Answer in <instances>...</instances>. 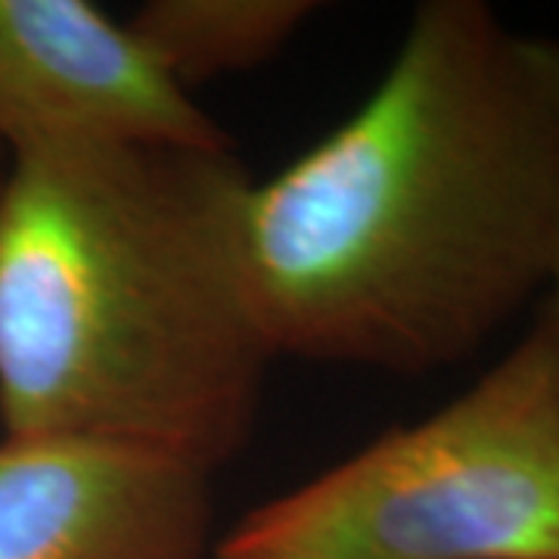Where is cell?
<instances>
[{"label":"cell","mask_w":559,"mask_h":559,"mask_svg":"<svg viewBox=\"0 0 559 559\" xmlns=\"http://www.w3.org/2000/svg\"><path fill=\"white\" fill-rule=\"evenodd\" d=\"M3 165H7V159H3V150H0V180H3Z\"/></svg>","instance_id":"obj_8"},{"label":"cell","mask_w":559,"mask_h":559,"mask_svg":"<svg viewBox=\"0 0 559 559\" xmlns=\"http://www.w3.org/2000/svg\"><path fill=\"white\" fill-rule=\"evenodd\" d=\"M320 10L314 0H150L128 20L150 57L190 84L274 60Z\"/></svg>","instance_id":"obj_6"},{"label":"cell","mask_w":559,"mask_h":559,"mask_svg":"<svg viewBox=\"0 0 559 559\" xmlns=\"http://www.w3.org/2000/svg\"><path fill=\"white\" fill-rule=\"evenodd\" d=\"M559 246V40L481 0L414 10L373 94L246 209L274 355L389 373L469 358Z\"/></svg>","instance_id":"obj_1"},{"label":"cell","mask_w":559,"mask_h":559,"mask_svg":"<svg viewBox=\"0 0 559 559\" xmlns=\"http://www.w3.org/2000/svg\"><path fill=\"white\" fill-rule=\"evenodd\" d=\"M209 479L100 441L0 436V559H205Z\"/></svg>","instance_id":"obj_5"},{"label":"cell","mask_w":559,"mask_h":559,"mask_svg":"<svg viewBox=\"0 0 559 559\" xmlns=\"http://www.w3.org/2000/svg\"><path fill=\"white\" fill-rule=\"evenodd\" d=\"M234 146L128 22L87 0H0V150Z\"/></svg>","instance_id":"obj_4"},{"label":"cell","mask_w":559,"mask_h":559,"mask_svg":"<svg viewBox=\"0 0 559 559\" xmlns=\"http://www.w3.org/2000/svg\"><path fill=\"white\" fill-rule=\"evenodd\" d=\"M0 436L131 448L215 473L271 360L234 146L3 153Z\"/></svg>","instance_id":"obj_2"},{"label":"cell","mask_w":559,"mask_h":559,"mask_svg":"<svg viewBox=\"0 0 559 559\" xmlns=\"http://www.w3.org/2000/svg\"><path fill=\"white\" fill-rule=\"evenodd\" d=\"M215 559H559V345L538 323L432 417L249 510Z\"/></svg>","instance_id":"obj_3"},{"label":"cell","mask_w":559,"mask_h":559,"mask_svg":"<svg viewBox=\"0 0 559 559\" xmlns=\"http://www.w3.org/2000/svg\"><path fill=\"white\" fill-rule=\"evenodd\" d=\"M550 296H547V308H544V320L550 323L554 330V340L559 345V246L557 255H554V264H550V277H547V286H544Z\"/></svg>","instance_id":"obj_7"}]
</instances>
